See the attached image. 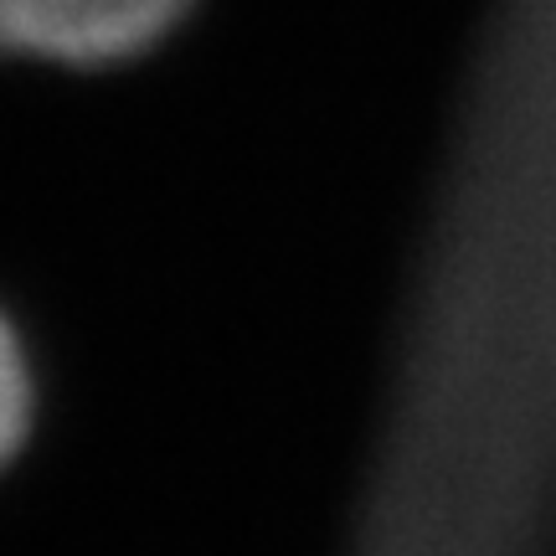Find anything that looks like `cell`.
Masks as SVG:
<instances>
[{
  "label": "cell",
  "mask_w": 556,
  "mask_h": 556,
  "mask_svg": "<svg viewBox=\"0 0 556 556\" xmlns=\"http://www.w3.org/2000/svg\"><path fill=\"white\" fill-rule=\"evenodd\" d=\"M26 428H31V371H26L21 336L0 315V469L21 454Z\"/></svg>",
  "instance_id": "obj_2"
},
{
  "label": "cell",
  "mask_w": 556,
  "mask_h": 556,
  "mask_svg": "<svg viewBox=\"0 0 556 556\" xmlns=\"http://www.w3.org/2000/svg\"><path fill=\"white\" fill-rule=\"evenodd\" d=\"M186 0H0V52L119 62L176 26Z\"/></svg>",
  "instance_id": "obj_1"
}]
</instances>
